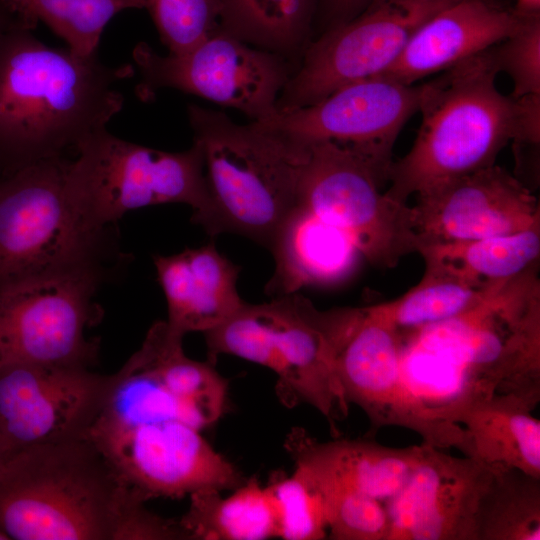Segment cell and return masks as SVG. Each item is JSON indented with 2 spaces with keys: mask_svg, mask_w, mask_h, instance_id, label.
Instances as JSON below:
<instances>
[{
  "mask_svg": "<svg viewBox=\"0 0 540 540\" xmlns=\"http://www.w3.org/2000/svg\"><path fill=\"white\" fill-rule=\"evenodd\" d=\"M19 20L0 36V175L61 157L123 107L130 64L51 48Z\"/></svg>",
  "mask_w": 540,
  "mask_h": 540,
  "instance_id": "3957f363",
  "label": "cell"
},
{
  "mask_svg": "<svg viewBox=\"0 0 540 540\" xmlns=\"http://www.w3.org/2000/svg\"><path fill=\"white\" fill-rule=\"evenodd\" d=\"M429 85L378 75L342 86L312 105L256 122L304 146H345L389 177L396 139L419 112Z\"/></svg>",
  "mask_w": 540,
  "mask_h": 540,
  "instance_id": "9a60e30c",
  "label": "cell"
},
{
  "mask_svg": "<svg viewBox=\"0 0 540 540\" xmlns=\"http://www.w3.org/2000/svg\"><path fill=\"white\" fill-rule=\"evenodd\" d=\"M25 26L41 21L82 57L97 54L106 24L119 12L144 8L143 0H1Z\"/></svg>",
  "mask_w": 540,
  "mask_h": 540,
  "instance_id": "f1b7e54d",
  "label": "cell"
},
{
  "mask_svg": "<svg viewBox=\"0 0 540 540\" xmlns=\"http://www.w3.org/2000/svg\"><path fill=\"white\" fill-rule=\"evenodd\" d=\"M286 446L324 495L335 491L361 493L382 502L404 486L421 459L425 445L395 448L368 440L318 442L294 430Z\"/></svg>",
  "mask_w": 540,
  "mask_h": 540,
  "instance_id": "ffe728a7",
  "label": "cell"
},
{
  "mask_svg": "<svg viewBox=\"0 0 540 540\" xmlns=\"http://www.w3.org/2000/svg\"><path fill=\"white\" fill-rule=\"evenodd\" d=\"M513 9L519 16L540 14V0H516Z\"/></svg>",
  "mask_w": 540,
  "mask_h": 540,
  "instance_id": "e575fe53",
  "label": "cell"
},
{
  "mask_svg": "<svg viewBox=\"0 0 540 540\" xmlns=\"http://www.w3.org/2000/svg\"><path fill=\"white\" fill-rule=\"evenodd\" d=\"M410 334L445 358L433 376L409 387L433 419L456 424L459 413L490 400L531 411L539 403L538 265L496 285L468 312Z\"/></svg>",
  "mask_w": 540,
  "mask_h": 540,
  "instance_id": "7a4b0ae2",
  "label": "cell"
},
{
  "mask_svg": "<svg viewBox=\"0 0 540 540\" xmlns=\"http://www.w3.org/2000/svg\"><path fill=\"white\" fill-rule=\"evenodd\" d=\"M470 456L491 467H508L540 478V421L523 404L490 400L459 413Z\"/></svg>",
  "mask_w": 540,
  "mask_h": 540,
  "instance_id": "603a6c76",
  "label": "cell"
},
{
  "mask_svg": "<svg viewBox=\"0 0 540 540\" xmlns=\"http://www.w3.org/2000/svg\"><path fill=\"white\" fill-rule=\"evenodd\" d=\"M521 20L513 8L497 0H457L426 21L381 75L415 84L508 38Z\"/></svg>",
  "mask_w": 540,
  "mask_h": 540,
  "instance_id": "d6986e66",
  "label": "cell"
},
{
  "mask_svg": "<svg viewBox=\"0 0 540 540\" xmlns=\"http://www.w3.org/2000/svg\"><path fill=\"white\" fill-rule=\"evenodd\" d=\"M144 503L87 437L22 449L0 469L9 540H184Z\"/></svg>",
  "mask_w": 540,
  "mask_h": 540,
  "instance_id": "6da1fadb",
  "label": "cell"
},
{
  "mask_svg": "<svg viewBox=\"0 0 540 540\" xmlns=\"http://www.w3.org/2000/svg\"><path fill=\"white\" fill-rule=\"evenodd\" d=\"M200 431L178 420L119 423L97 418L87 438L145 502L242 485L246 479Z\"/></svg>",
  "mask_w": 540,
  "mask_h": 540,
  "instance_id": "4fadbf2b",
  "label": "cell"
},
{
  "mask_svg": "<svg viewBox=\"0 0 540 540\" xmlns=\"http://www.w3.org/2000/svg\"><path fill=\"white\" fill-rule=\"evenodd\" d=\"M455 1L373 0L353 19L311 40L280 93L277 112L312 105L342 86L383 74L418 29Z\"/></svg>",
  "mask_w": 540,
  "mask_h": 540,
  "instance_id": "7c38bea8",
  "label": "cell"
},
{
  "mask_svg": "<svg viewBox=\"0 0 540 540\" xmlns=\"http://www.w3.org/2000/svg\"><path fill=\"white\" fill-rule=\"evenodd\" d=\"M18 19L5 7L0 0V36L13 26Z\"/></svg>",
  "mask_w": 540,
  "mask_h": 540,
  "instance_id": "d590c367",
  "label": "cell"
},
{
  "mask_svg": "<svg viewBox=\"0 0 540 540\" xmlns=\"http://www.w3.org/2000/svg\"><path fill=\"white\" fill-rule=\"evenodd\" d=\"M340 339L336 370L346 401L359 406L373 429L396 426L438 449L470 446L465 429L429 418L409 393L402 374L403 335L381 304L352 308Z\"/></svg>",
  "mask_w": 540,
  "mask_h": 540,
  "instance_id": "5bb4252c",
  "label": "cell"
},
{
  "mask_svg": "<svg viewBox=\"0 0 540 540\" xmlns=\"http://www.w3.org/2000/svg\"><path fill=\"white\" fill-rule=\"evenodd\" d=\"M0 540H9V538L0 530Z\"/></svg>",
  "mask_w": 540,
  "mask_h": 540,
  "instance_id": "74e56055",
  "label": "cell"
},
{
  "mask_svg": "<svg viewBox=\"0 0 540 540\" xmlns=\"http://www.w3.org/2000/svg\"><path fill=\"white\" fill-rule=\"evenodd\" d=\"M102 266L32 276L0 285V367H91L98 342L87 336L100 318L94 298Z\"/></svg>",
  "mask_w": 540,
  "mask_h": 540,
  "instance_id": "30bf717a",
  "label": "cell"
},
{
  "mask_svg": "<svg viewBox=\"0 0 540 540\" xmlns=\"http://www.w3.org/2000/svg\"><path fill=\"white\" fill-rule=\"evenodd\" d=\"M476 540H539L540 478L508 467H492L480 497Z\"/></svg>",
  "mask_w": 540,
  "mask_h": 540,
  "instance_id": "4316f807",
  "label": "cell"
},
{
  "mask_svg": "<svg viewBox=\"0 0 540 540\" xmlns=\"http://www.w3.org/2000/svg\"><path fill=\"white\" fill-rule=\"evenodd\" d=\"M193 141L202 148L208 207L195 222L211 236L236 233L270 249L295 207L309 147L256 122L190 104Z\"/></svg>",
  "mask_w": 540,
  "mask_h": 540,
  "instance_id": "5b68a950",
  "label": "cell"
},
{
  "mask_svg": "<svg viewBox=\"0 0 540 540\" xmlns=\"http://www.w3.org/2000/svg\"><path fill=\"white\" fill-rule=\"evenodd\" d=\"M264 487L274 514L276 537L285 540L327 538L326 497L302 467L295 465L291 475L276 473Z\"/></svg>",
  "mask_w": 540,
  "mask_h": 540,
  "instance_id": "f546056e",
  "label": "cell"
},
{
  "mask_svg": "<svg viewBox=\"0 0 540 540\" xmlns=\"http://www.w3.org/2000/svg\"><path fill=\"white\" fill-rule=\"evenodd\" d=\"M270 250L275 271L266 289L275 297L310 285L341 282L361 257L343 233L298 206L281 224Z\"/></svg>",
  "mask_w": 540,
  "mask_h": 540,
  "instance_id": "7402d4cb",
  "label": "cell"
},
{
  "mask_svg": "<svg viewBox=\"0 0 540 540\" xmlns=\"http://www.w3.org/2000/svg\"><path fill=\"white\" fill-rule=\"evenodd\" d=\"M419 246L502 236L540 226V207L516 176L494 164L417 195Z\"/></svg>",
  "mask_w": 540,
  "mask_h": 540,
  "instance_id": "e0dca14e",
  "label": "cell"
},
{
  "mask_svg": "<svg viewBox=\"0 0 540 540\" xmlns=\"http://www.w3.org/2000/svg\"><path fill=\"white\" fill-rule=\"evenodd\" d=\"M498 284H476L425 266L421 280L414 287L382 305L401 333H411L468 312Z\"/></svg>",
  "mask_w": 540,
  "mask_h": 540,
  "instance_id": "83f0119b",
  "label": "cell"
},
{
  "mask_svg": "<svg viewBox=\"0 0 540 540\" xmlns=\"http://www.w3.org/2000/svg\"><path fill=\"white\" fill-rule=\"evenodd\" d=\"M219 491H200L179 523L188 540H263L276 537L273 510L265 487L256 477L227 497Z\"/></svg>",
  "mask_w": 540,
  "mask_h": 540,
  "instance_id": "484cf974",
  "label": "cell"
},
{
  "mask_svg": "<svg viewBox=\"0 0 540 540\" xmlns=\"http://www.w3.org/2000/svg\"><path fill=\"white\" fill-rule=\"evenodd\" d=\"M154 264L167 302V323L184 336L218 327L244 304L237 290L240 267L214 243L157 255Z\"/></svg>",
  "mask_w": 540,
  "mask_h": 540,
  "instance_id": "44dd1931",
  "label": "cell"
},
{
  "mask_svg": "<svg viewBox=\"0 0 540 540\" xmlns=\"http://www.w3.org/2000/svg\"><path fill=\"white\" fill-rule=\"evenodd\" d=\"M140 72L135 93L150 101L160 89L173 88L241 111L252 121L277 112V100L295 63L251 46L220 26L182 54L161 55L144 42L133 49Z\"/></svg>",
  "mask_w": 540,
  "mask_h": 540,
  "instance_id": "8fae6325",
  "label": "cell"
},
{
  "mask_svg": "<svg viewBox=\"0 0 540 540\" xmlns=\"http://www.w3.org/2000/svg\"><path fill=\"white\" fill-rule=\"evenodd\" d=\"M327 538L332 540H389L390 518L382 501L352 491L325 495Z\"/></svg>",
  "mask_w": 540,
  "mask_h": 540,
  "instance_id": "1f68e13d",
  "label": "cell"
},
{
  "mask_svg": "<svg viewBox=\"0 0 540 540\" xmlns=\"http://www.w3.org/2000/svg\"><path fill=\"white\" fill-rule=\"evenodd\" d=\"M308 147L295 206L343 233L375 267L394 268L417 253L412 208L382 190L386 174L345 146Z\"/></svg>",
  "mask_w": 540,
  "mask_h": 540,
  "instance_id": "9c48e42d",
  "label": "cell"
},
{
  "mask_svg": "<svg viewBox=\"0 0 540 540\" xmlns=\"http://www.w3.org/2000/svg\"><path fill=\"white\" fill-rule=\"evenodd\" d=\"M490 48L430 81L411 149L389 170L386 194L408 203L435 187L492 166L510 142H540V95L513 98L496 86Z\"/></svg>",
  "mask_w": 540,
  "mask_h": 540,
  "instance_id": "277c9868",
  "label": "cell"
},
{
  "mask_svg": "<svg viewBox=\"0 0 540 540\" xmlns=\"http://www.w3.org/2000/svg\"><path fill=\"white\" fill-rule=\"evenodd\" d=\"M170 54H182L219 27L220 0H143Z\"/></svg>",
  "mask_w": 540,
  "mask_h": 540,
  "instance_id": "4dcf8cb0",
  "label": "cell"
},
{
  "mask_svg": "<svg viewBox=\"0 0 540 540\" xmlns=\"http://www.w3.org/2000/svg\"><path fill=\"white\" fill-rule=\"evenodd\" d=\"M219 26L296 66L312 40L318 0H220Z\"/></svg>",
  "mask_w": 540,
  "mask_h": 540,
  "instance_id": "d4e9b609",
  "label": "cell"
},
{
  "mask_svg": "<svg viewBox=\"0 0 540 540\" xmlns=\"http://www.w3.org/2000/svg\"><path fill=\"white\" fill-rule=\"evenodd\" d=\"M112 379L83 366L0 367V444L8 458L28 447L87 437Z\"/></svg>",
  "mask_w": 540,
  "mask_h": 540,
  "instance_id": "2e32d148",
  "label": "cell"
},
{
  "mask_svg": "<svg viewBox=\"0 0 540 540\" xmlns=\"http://www.w3.org/2000/svg\"><path fill=\"white\" fill-rule=\"evenodd\" d=\"M68 162L52 157L0 175V285L102 266L106 233L87 229L73 209Z\"/></svg>",
  "mask_w": 540,
  "mask_h": 540,
  "instance_id": "ba28073f",
  "label": "cell"
},
{
  "mask_svg": "<svg viewBox=\"0 0 540 540\" xmlns=\"http://www.w3.org/2000/svg\"><path fill=\"white\" fill-rule=\"evenodd\" d=\"M518 29L490 48L498 72L513 82V98L540 95V14L521 16Z\"/></svg>",
  "mask_w": 540,
  "mask_h": 540,
  "instance_id": "d6a6232c",
  "label": "cell"
},
{
  "mask_svg": "<svg viewBox=\"0 0 540 540\" xmlns=\"http://www.w3.org/2000/svg\"><path fill=\"white\" fill-rule=\"evenodd\" d=\"M373 0H318L315 20L318 18L324 24L325 30L345 23L362 11H364Z\"/></svg>",
  "mask_w": 540,
  "mask_h": 540,
  "instance_id": "836d02e7",
  "label": "cell"
},
{
  "mask_svg": "<svg viewBox=\"0 0 540 540\" xmlns=\"http://www.w3.org/2000/svg\"><path fill=\"white\" fill-rule=\"evenodd\" d=\"M491 472L472 457L425 445L404 486L385 502L389 540H476L477 508Z\"/></svg>",
  "mask_w": 540,
  "mask_h": 540,
  "instance_id": "ac0fdd59",
  "label": "cell"
},
{
  "mask_svg": "<svg viewBox=\"0 0 540 540\" xmlns=\"http://www.w3.org/2000/svg\"><path fill=\"white\" fill-rule=\"evenodd\" d=\"M69 160L66 189L73 209L92 232L130 210L165 203L192 207L195 222L208 207V189L201 146L167 152L120 139L106 128L76 147Z\"/></svg>",
  "mask_w": 540,
  "mask_h": 540,
  "instance_id": "52a82bcc",
  "label": "cell"
},
{
  "mask_svg": "<svg viewBox=\"0 0 540 540\" xmlns=\"http://www.w3.org/2000/svg\"><path fill=\"white\" fill-rule=\"evenodd\" d=\"M347 308L319 310L298 292L249 304L205 333L211 356L230 354L278 377L285 403L305 402L333 425L348 402L336 370Z\"/></svg>",
  "mask_w": 540,
  "mask_h": 540,
  "instance_id": "8992f818",
  "label": "cell"
},
{
  "mask_svg": "<svg viewBox=\"0 0 540 540\" xmlns=\"http://www.w3.org/2000/svg\"><path fill=\"white\" fill-rule=\"evenodd\" d=\"M7 459H8V457H7L4 449L2 448V446L0 444V469L3 466V464L6 462Z\"/></svg>",
  "mask_w": 540,
  "mask_h": 540,
  "instance_id": "8d00e7d4",
  "label": "cell"
},
{
  "mask_svg": "<svg viewBox=\"0 0 540 540\" xmlns=\"http://www.w3.org/2000/svg\"><path fill=\"white\" fill-rule=\"evenodd\" d=\"M417 254L426 267L476 284H497L539 264L540 226L509 235L422 244Z\"/></svg>",
  "mask_w": 540,
  "mask_h": 540,
  "instance_id": "cb8c5ba5",
  "label": "cell"
}]
</instances>
